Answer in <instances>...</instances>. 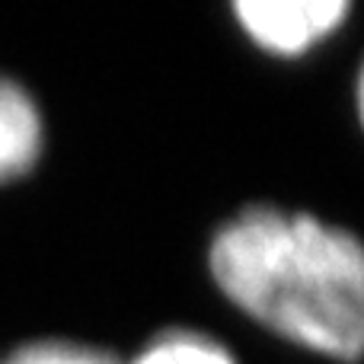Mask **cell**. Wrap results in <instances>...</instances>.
I'll return each instance as SVG.
<instances>
[{
  "instance_id": "1",
  "label": "cell",
  "mask_w": 364,
  "mask_h": 364,
  "mask_svg": "<svg viewBox=\"0 0 364 364\" xmlns=\"http://www.w3.org/2000/svg\"><path fill=\"white\" fill-rule=\"evenodd\" d=\"M211 291L269 339L333 364L364 361V240L307 208L246 201L208 230Z\"/></svg>"
},
{
  "instance_id": "2",
  "label": "cell",
  "mask_w": 364,
  "mask_h": 364,
  "mask_svg": "<svg viewBox=\"0 0 364 364\" xmlns=\"http://www.w3.org/2000/svg\"><path fill=\"white\" fill-rule=\"evenodd\" d=\"M224 13L256 55L297 64L339 36L355 6L348 0H233Z\"/></svg>"
},
{
  "instance_id": "3",
  "label": "cell",
  "mask_w": 364,
  "mask_h": 364,
  "mask_svg": "<svg viewBox=\"0 0 364 364\" xmlns=\"http://www.w3.org/2000/svg\"><path fill=\"white\" fill-rule=\"evenodd\" d=\"M48 115L38 93L16 74L0 70V188L26 182L48 154Z\"/></svg>"
},
{
  "instance_id": "4",
  "label": "cell",
  "mask_w": 364,
  "mask_h": 364,
  "mask_svg": "<svg viewBox=\"0 0 364 364\" xmlns=\"http://www.w3.org/2000/svg\"><path fill=\"white\" fill-rule=\"evenodd\" d=\"M119 364H243V358L211 329L170 323L144 336L128 355H119Z\"/></svg>"
},
{
  "instance_id": "5",
  "label": "cell",
  "mask_w": 364,
  "mask_h": 364,
  "mask_svg": "<svg viewBox=\"0 0 364 364\" xmlns=\"http://www.w3.org/2000/svg\"><path fill=\"white\" fill-rule=\"evenodd\" d=\"M0 364H119V355L87 339L32 336L0 352Z\"/></svg>"
},
{
  "instance_id": "6",
  "label": "cell",
  "mask_w": 364,
  "mask_h": 364,
  "mask_svg": "<svg viewBox=\"0 0 364 364\" xmlns=\"http://www.w3.org/2000/svg\"><path fill=\"white\" fill-rule=\"evenodd\" d=\"M352 112H355V122L364 132V55L358 58L355 64V74H352Z\"/></svg>"
}]
</instances>
